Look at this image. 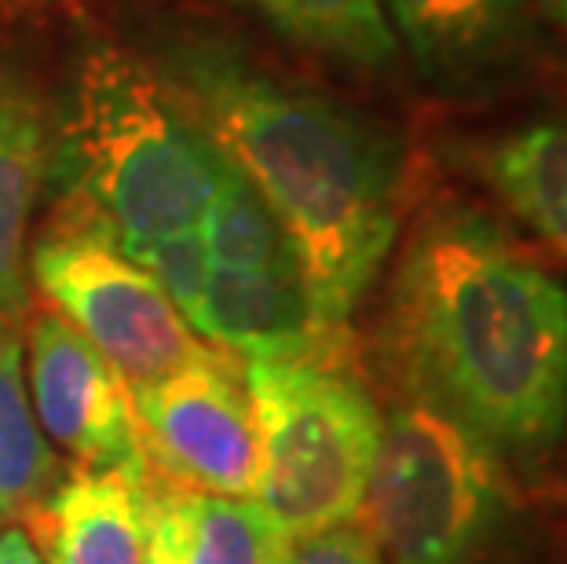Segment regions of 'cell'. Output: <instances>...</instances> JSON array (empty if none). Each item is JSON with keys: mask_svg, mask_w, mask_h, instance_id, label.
Listing matches in <instances>:
<instances>
[{"mask_svg": "<svg viewBox=\"0 0 567 564\" xmlns=\"http://www.w3.org/2000/svg\"><path fill=\"white\" fill-rule=\"evenodd\" d=\"M275 38L348 74L381 78L400 66V41L381 0H231Z\"/></svg>", "mask_w": 567, "mask_h": 564, "instance_id": "obj_15", "label": "cell"}, {"mask_svg": "<svg viewBox=\"0 0 567 564\" xmlns=\"http://www.w3.org/2000/svg\"><path fill=\"white\" fill-rule=\"evenodd\" d=\"M132 260L143 264V268L158 279V286L168 294V301H173L179 308V316L190 322V316H195V308L202 301L205 283H209V271H213L209 249H205L198 227L195 232L168 235L136 249Z\"/></svg>", "mask_w": 567, "mask_h": 564, "instance_id": "obj_18", "label": "cell"}, {"mask_svg": "<svg viewBox=\"0 0 567 564\" xmlns=\"http://www.w3.org/2000/svg\"><path fill=\"white\" fill-rule=\"evenodd\" d=\"M384 19L425 85L446 100H491L549 55L535 0H381Z\"/></svg>", "mask_w": 567, "mask_h": 564, "instance_id": "obj_8", "label": "cell"}, {"mask_svg": "<svg viewBox=\"0 0 567 564\" xmlns=\"http://www.w3.org/2000/svg\"><path fill=\"white\" fill-rule=\"evenodd\" d=\"M381 352L498 459L546 462L567 429V290L494 213L436 202L403 238Z\"/></svg>", "mask_w": 567, "mask_h": 564, "instance_id": "obj_2", "label": "cell"}, {"mask_svg": "<svg viewBox=\"0 0 567 564\" xmlns=\"http://www.w3.org/2000/svg\"><path fill=\"white\" fill-rule=\"evenodd\" d=\"M257 425V499L293 539L352 524L363 513L384 418L348 370L344 348L243 363Z\"/></svg>", "mask_w": 567, "mask_h": 564, "instance_id": "obj_4", "label": "cell"}, {"mask_svg": "<svg viewBox=\"0 0 567 564\" xmlns=\"http://www.w3.org/2000/svg\"><path fill=\"white\" fill-rule=\"evenodd\" d=\"M143 451L168 480L216 495L257 499L260 451L243 375L213 352L136 392Z\"/></svg>", "mask_w": 567, "mask_h": 564, "instance_id": "obj_7", "label": "cell"}, {"mask_svg": "<svg viewBox=\"0 0 567 564\" xmlns=\"http://www.w3.org/2000/svg\"><path fill=\"white\" fill-rule=\"evenodd\" d=\"M476 173L567 264V117L530 122L480 143Z\"/></svg>", "mask_w": 567, "mask_h": 564, "instance_id": "obj_14", "label": "cell"}, {"mask_svg": "<svg viewBox=\"0 0 567 564\" xmlns=\"http://www.w3.org/2000/svg\"><path fill=\"white\" fill-rule=\"evenodd\" d=\"M52 100L27 70L0 63V327L30 305V217L48 187Z\"/></svg>", "mask_w": 567, "mask_h": 564, "instance_id": "obj_12", "label": "cell"}, {"mask_svg": "<svg viewBox=\"0 0 567 564\" xmlns=\"http://www.w3.org/2000/svg\"><path fill=\"white\" fill-rule=\"evenodd\" d=\"M30 279L132 396L220 352L190 330L158 279L117 246L111 227L81 209L63 206V217L30 246Z\"/></svg>", "mask_w": 567, "mask_h": 564, "instance_id": "obj_6", "label": "cell"}, {"mask_svg": "<svg viewBox=\"0 0 567 564\" xmlns=\"http://www.w3.org/2000/svg\"><path fill=\"white\" fill-rule=\"evenodd\" d=\"M0 564H44L22 527H0Z\"/></svg>", "mask_w": 567, "mask_h": 564, "instance_id": "obj_20", "label": "cell"}, {"mask_svg": "<svg viewBox=\"0 0 567 564\" xmlns=\"http://www.w3.org/2000/svg\"><path fill=\"white\" fill-rule=\"evenodd\" d=\"M190 330L243 363L293 359L319 348H348L326 341L311 316L300 268H220L213 264Z\"/></svg>", "mask_w": 567, "mask_h": 564, "instance_id": "obj_11", "label": "cell"}, {"mask_svg": "<svg viewBox=\"0 0 567 564\" xmlns=\"http://www.w3.org/2000/svg\"><path fill=\"white\" fill-rule=\"evenodd\" d=\"M286 564H384L378 543L363 524H337L326 532L293 539Z\"/></svg>", "mask_w": 567, "mask_h": 564, "instance_id": "obj_19", "label": "cell"}, {"mask_svg": "<svg viewBox=\"0 0 567 564\" xmlns=\"http://www.w3.org/2000/svg\"><path fill=\"white\" fill-rule=\"evenodd\" d=\"M198 232L209 249V260L220 268H289L297 264L282 224L275 221V213L264 206V198L231 162H227V173Z\"/></svg>", "mask_w": 567, "mask_h": 564, "instance_id": "obj_17", "label": "cell"}, {"mask_svg": "<svg viewBox=\"0 0 567 564\" xmlns=\"http://www.w3.org/2000/svg\"><path fill=\"white\" fill-rule=\"evenodd\" d=\"M147 564H286L293 535L260 499L187 488L158 470L143 476Z\"/></svg>", "mask_w": 567, "mask_h": 564, "instance_id": "obj_10", "label": "cell"}, {"mask_svg": "<svg viewBox=\"0 0 567 564\" xmlns=\"http://www.w3.org/2000/svg\"><path fill=\"white\" fill-rule=\"evenodd\" d=\"M227 158L147 55L84 41L52 95L48 184L63 206L111 227L132 257L158 238L195 232Z\"/></svg>", "mask_w": 567, "mask_h": 564, "instance_id": "obj_3", "label": "cell"}, {"mask_svg": "<svg viewBox=\"0 0 567 564\" xmlns=\"http://www.w3.org/2000/svg\"><path fill=\"white\" fill-rule=\"evenodd\" d=\"M363 513L384 564H480L509 521L513 488L484 440L406 400L381 425Z\"/></svg>", "mask_w": 567, "mask_h": 564, "instance_id": "obj_5", "label": "cell"}, {"mask_svg": "<svg viewBox=\"0 0 567 564\" xmlns=\"http://www.w3.org/2000/svg\"><path fill=\"white\" fill-rule=\"evenodd\" d=\"M143 476L78 470L41 499L27 535L44 564H147Z\"/></svg>", "mask_w": 567, "mask_h": 564, "instance_id": "obj_13", "label": "cell"}, {"mask_svg": "<svg viewBox=\"0 0 567 564\" xmlns=\"http://www.w3.org/2000/svg\"><path fill=\"white\" fill-rule=\"evenodd\" d=\"M535 4L542 8V16L549 22H557V27L567 30V0H535Z\"/></svg>", "mask_w": 567, "mask_h": 564, "instance_id": "obj_21", "label": "cell"}, {"mask_svg": "<svg viewBox=\"0 0 567 564\" xmlns=\"http://www.w3.org/2000/svg\"><path fill=\"white\" fill-rule=\"evenodd\" d=\"M30 403L44 440L59 443L81 470L147 473L136 396L117 370L59 316L30 319Z\"/></svg>", "mask_w": 567, "mask_h": 564, "instance_id": "obj_9", "label": "cell"}, {"mask_svg": "<svg viewBox=\"0 0 567 564\" xmlns=\"http://www.w3.org/2000/svg\"><path fill=\"white\" fill-rule=\"evenodd\" d=\"M147 63L282 224L319 334L348 345L400 238L403 143L209 27L158 30Z\"/></svg>", "mask_w": 567, "mask_h": 564, "instance_id": "obj_1", "label": "cell"}, {"mask_svg": "<svg viewBox=\"0 0 567 564\" xmlns=\"http://www.w3.org/2000/svg\"><path fill=\"white\" fill-rule=\"evenodd\" d=\"M55 484L59 462L33 418L22 341L11 327H0V517L27 521Z\"/></svg>", "mask_w": 567, "mask_h": 564, "instance_id": "obj_16", "label": "cell"}]
</instances>
